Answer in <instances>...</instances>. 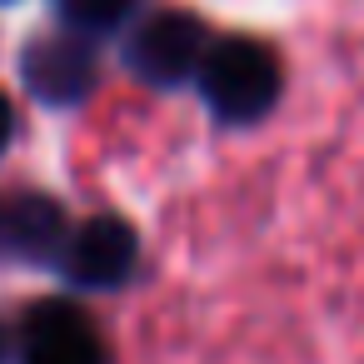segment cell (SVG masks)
Returning a JSON list of instances; mask_svg holds the SVG:
<instances>
[{"label": "cell", "instance_id": "obj_4", "mask_svg": "<svg viewBox=\"0 0 364 364\" xmlns=\"http://www.w3.org/2000/svg\"><path fill=\"white\" fill-rule=\"evenodd\" d=\"M21 364H105V344L80 304L41 299L26 309Z\"/></svg>", "mask_w": 364, "mask_h": 364}, {"label": "cell", "instance_id": "obj_10", "mask_svg": "<svg viewBox=\"0 0 364 364\" xmlns=\"http://www.w3.org/2000/svg\"><path fill=\"white\" fill-rule=\"evenodd\" d=\"M0 364H6V324H0Z\"/></svg>", "mask_w": 364, "mask_h": 364}, {"label": "cell", "instance_id": "obj_3", "mask_svg": "<svg viewBox=\"0 0 364 364\" xmlns=\"http://www.w3.org/2000/svg\"><path fill=\"white\" fill-rule=\"evenodd\" d=\"M140 240L120 215H90L60 250V269L75 289H120L135 274Z\"/></svg>", "mask_w": 364, "mask_h": 364}, {"label": "cell", "instance_id": "obj_9", "mask_svg": "<svg viewBox=\"0 0 364 364\" xmlns=\"http://www.w3.org/2000/svg\"><path fill=\"white\" fill-rule=\"evenodd\" d=\"M0 255H6V200H0Z\"/></svg>", "mask_w": 364, "mask_h": 364}, {"label": "cell", "instance_id": "obj_6", "mask_svg": "<svg viewBox=\"0 0 364 364\" xmlns=\"http://www.w3.org/2000/svg\"><path fill=\"white\" fill-rule=\"evenodd\" d=\"M70 230H65V215L55 200L46 195H11L6 200V250L16 259H31V264H50L60 259Z\"/></svg>", "mask_w": 364, "mask_h": 364}, {"label": "cell", "instance_id": "obj_5", "mask_svg": "<svg viewBox=\"0 0 364 364\" xmlns=\"http://www.w3.org/2000/svg\"><path fill=\"white\" fill-rule=\"evenodd\" d=\"M21 75L31 85L36 100L46 105H75L95 90V50L80 31H65V36H41L26 46V60H21Z\"/></svg>", "mask_w": 364, "mask_h": 364}, {"label": "cell", "instance_id": "obj_1", "mask_svg": "<svg viewBox=\"0 0 364 364\" xmlns=\"http://www.w3.org/2000/svg\"><path fill=\"white\" fill-rule=\"evenodd\" d=\"M195 80H200V95H205L210 115L225 120V125H255V120H264L274 110L279 90H284L279 55L264 41H250V36L210 41L205 65H200Z\"/></svg>", "mask_w": 364, "mask_h": 364}, {"label": "cell", "instance_id": "obj_8", "mask_svg": "<svg viewBox=\"0 0 364 364\" xmlns=\"http://www.w3.org/2000/svg\"><path fill=\"white\" fill-rule=\"evenodd\" d=\"M11 130H16V110H11V100L0 95V150L11 145Z\"/></svg>", "mask_w": 364, "mask_h": 364}, {"label": "cell", "instance_id": "obj_2", "mask_svg": "<svg viewBox=\"0 0 364 364\" xmlns=\"http://www.w3.org/2000/svg\"><path fill=\"white\" fill-rule=\"evenodd\" d=\"M205 50H210V31H205L200 16H190V11H155V16H145L135 26V36L125 46V60H130V70L145 85L175 90V85L200 75Z\"/></svg>", "mask_w": 364, "mask_h": 364}, {"label": "cell", "instance_id": "obj_7", "mask_svg": "<svg viewBox=\"0 0 364 364\" xmlns=\"http://www.w3.org/2000/svg\"><path fill=\"white\" fill-rule=\"evenodd\" d=\"M55 6H60V16H65L70 31H80V36H105V31H115V26L130 21L135 0H55Z\"/></svg>", "mask_w": 364, "mask_h": 364}]
</instances>
